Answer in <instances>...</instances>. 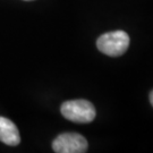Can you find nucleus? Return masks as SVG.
<instances>
[{
  "label": "nucleus",
  "mask_w": 153,
  "mask_h": 153,
  "mask_svg": "<svg viewBox=\"0 0 153 153\" xmlns=\"http://www.w3.org/2000/svg\"><path fill=\"white\" fill-rule=\"evenodd\" d=\"M61 115L67 120L78 124H88L94 120L97 111L90 101L86 100H71L66 101L60 107Z\"/></svg>",
  "instance_id": "obj_1"
},
{
  "label": "nucleus",
  "mask_w": 153,
  "mask_h": 153,
  "mask_svg": "<svg viewBox=\"0 0 153 153\" xmlns=\"http://www.w3.org/2000/svg\"><path fill=\"white\" fill-rule=\"evenodd\" d=\"M129 43V35L121 30L104 33L97 40L98 49L102 53L110 57H119L124 55L128 49Z\"/></svg>",
  "instance_id": "obj_2"
},
{
  "label": "nucleus",
  "mask_w": 153,
  "mask_h": 153,
  "mask_svg": "<svg viewBox=\"0 0 153 153\" xmlns=\"http://www.w3.org/2000/svg\"><path fill=\"white\" fill-rule=\"evenodd\" d=\"M88 146L86 138L77 133H62L52 142V149L57 153H84Z\"/></svg>",
  "instance_id": "obj_3"
},
{
  "label": "nucleus",
  "mask_w": 153,
  "mask_h": 153,
  "mask_svg": "<svg viewBox=\"0 0 153 153\" xmlns=\"http://www.w3.org/2000/svg\"><path fill=\"white\" fill-rule=\"evenodd\" d=\"M0 141L9 146H16L21 142L18 128L5 117H0Z\"/></svg>",
  "instance_id": "obj_4"
},
{
  "label": "nucleus",
  "mask_w": 153,
  "mask_h": 153,
  "mask_svg": "<svg viewBox=\"0 0 153 153\" xmlns=\"http://www.w3.org/2000/svg\"><path fill=\"white\" fill-rule=\"evenodd\" d=\"M150 102H151V104H152V107H153V91L150 93Z\"/></svg>",
  "instance_id": "obj_5"
},
{
  "label": "nucleus",
  "mask_w": 153,
  "mask_h": 153,
  "mask_svg": "<svg viewBox=\"0 0 153 153\" xmlns=\"http://www.w3.org/2000/svg\"><path fill=\"white\" fill-rule=\"evenodd\" d=\"M24 1H32V0H24Z\"/></svg>",
  "instance_id": "obj_6"
}]
</instances>
